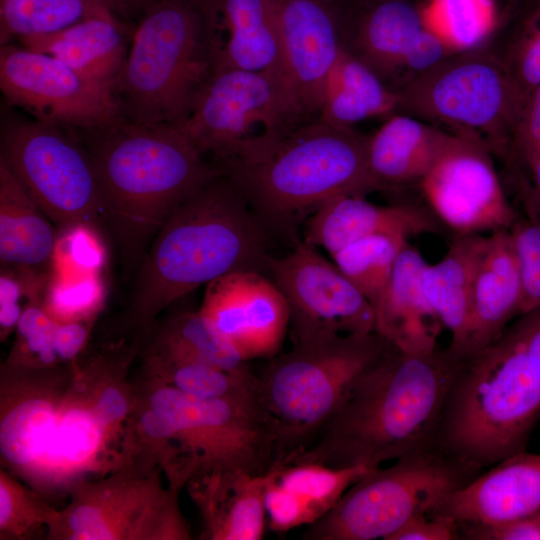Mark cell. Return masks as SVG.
<instances>
[{"mask_svg":"<svg viewBox=\"0 0 540 540\" xmlns=\"http://www.w3.org/2000/svg\"><path fill=\"white\" fill-rule=\"evenodd\" d=\"M540 419V379L510 323L499 338L461 359L434 445L482 469L524 451Z\"/></svg>","mask_w":540,"mask_h":540,"instance_id":"cell-7","label":"cell"},{"mask_svg":"<svg viewBox=\"0 0 540 540\" xmlns=\"http://www.w3.org/2000/svg\"><path fill=\"white\" fill-rule=\"evenodd\" d=\"M461 539L456 522L442 517L419 515L411 518L388 540H457Z\"/></svg>","mask_w":540,"mask_h":540,"instance_id":"cell-48","label":"cell"},{"mask_svg":"<svg viewBox=\"0 0 540 540\" xmlns=\"http://www.w3.org/2000/svg\"><path fill=\"white\" fill-rule=\"evenodd\" d=\"M427 261L409 242L401 251L390 279L374 304L375 332L397 350L424 354L438 348L443 327L421 283Z\"/></svg>","mask_w":540,"mask_h":540,"instance_id":"cell-23","label":"cell"},{"mask_svg":"<svg viewBox=\"0 0 540 540\" xmlns=\"http://www.w3.org/2000/svg\"><path fill=\"white\" fill-rule=\"evenodd\" d=\"M154 0H133L136 7L138 8L140 15L142 12L146 9L147 6H149Z\"/></svg>","mask_w":540,"mask_h":540,"instance_id":"cell-55","label":"cell"},{"mask_svg":"<svg viewBox=\"0 0 540 540\" xmlns=\"http://www.w3.org/2000/svg\"><path fill=\"white\" fill-rule=\"evenodd\" d=\"M264 504L270 527L276 532H287L308 526L320 518L317 510L303 497L281 486L268 471Z\"/></svg>","mask_w":540,"mask_h":540,"instance_id":"cell-45","label":"cell"},{"mask_svg":"<svg viewBox=\"0 0 540 540\" xmlns=\"http://www.w3.org/2000/svg\"><path fill=\"white\" fill-rule=\"evenodd\" d=\"M513 141L516 146L540 145V85L525 97L514 129Z\"/></svg>","mask_w":540,"mask_h":540,"instance_id":"cell-50","label":"cell"},{"mask_svg":"<svg viewBox=\"0 0 540 540\" xmlns=\"http://www.w3.org/2000/svg\"><path fill=\"white\" fill-rule=\"evenodd\" d=\"M335 1L339 3L346 10H354L363 6L370 0H335Z\"/></svg>","mask_w":540,"mask_h":540,"instance_id":"cell-54","label":"cell"},{"mask_svg":"<svg viewBox=\"0 0 540 540\" xmlns=\"http://www.w3.org/2000/svg\"><path fill=\"white\" fill-rule=\"evenodd\" d=\"M461 538L472 540H540V512L496 525H458Z\"/></svg>","mask_w":540,"mask_h":540,"instance_id":"cell-47","label":"cell"},{"mask_svg":"<svg viewBox=\"0 0 540 540\" xmlns=\"http://www.w3.org/2000/svg\"><path fill=\"white\" fill-rule=\"evenodd\" d=\"M134 384V428L140 451L152 455L170 484L218 471L261 475L276 462L274 433L249 398H202L140 373Z\"/></svg>","mask_w":540,"mask_h":540,"instance_id":"cell-6","label":"cell"},{"mask_svg":"<svg viewBox=\"0 0 540 540\" xmlns=\"http://www.w3.org/2000/svg\"><path fill=\"white\" fill-rule=\"evenodd\" d=\"M287 81L308 120L319 118L328 76L343 48L346 10L335 0H269Z\"/></svg>","mask_w":540,"mask_h":540,"instance_id":"cell-18","label":"cell"},{"mask_svg":"<svg viewBox=\"0 0 540 540\" xmlns=\"http://www.w3.org/2000/svg\"><path fill=\"white\" fill-rule=\"evenodd\" d=\"M145 451L111 473L78 484L48 527L52 540H188L180 488Z\"/></svg>","mask_w":540,"mask_h":540,"instance_id":"cell-12","label":"cell"},{"mask_svg":"<svg viewBox=\"0 0 540 540\" xmlns=\"http://www.w3.org/2000/svg\"><path fill=\"white\" fill-rule=\"evenodd\" d=\"M422 30L419 8L407 0H370L346 11L343 47L395 90L402 61Z\"/></svg>","mask_w":540,"mask_h":540,"instance_id":"cell-24","label":"cell"},{"mask_svg":"<svg viewBox=\"0 0 540 540\" xmlns=\"http://www.w3.org/2000/svg\"><path fill=\"white\" fill-rule=\"evenodd\" d=\"M430 445L367 470L338 503L307 526L306 540H388L411 518L429 515L480 474Z\"/></svg>","mask_w":540,"mask_h":540,"instance_id":"cell-10","label":"cell"},{"mask_svg":"<svg viewBox=\"0 0 540 540\" xmlns=\"http://www.w3.org/2000/svg\"><path fill=\"white\" fill-rule=\"evenodd\" d=\"M368 137L318 118L218 165L267 233L293 245L300 224L329 199L378 191Z\"/></svg>","mask_w":540,"mask_h":540,"instance_id":"cell-5","label":"cell"},{"mask_svg":"<svg viewBox=\"0 0 540 540\" xmlns=\"http://www.w3.org/2000/svg\"><path fill=\"white\" fill-rule=\"evenodd\" d=\"M400 98L371 69L344 47L324 90L319 119L342 127L399 112Z\"/></svg>","mask_w":540,"mask_h":540,"instance_id":"cell-31","label":"cell"},{"mask_svg":"<svg viewBox=\"0 0 540 540\" xmlns=\"http://www.w3.org/2000/svg\"><path fill=\"white\" fill-rule=\"evenodd\" d=\"M492 154L478 140L450 133L417 184L428 209L454 235L507 230L519 217Z\"/></svg>","mask_w":540,"mask_h":540,"instance_id":"cell-17","label":"cell"},{"mask_svg":"<svg viewBox=\"0 0 540 540\" xmlns=\"http://www.w3.org/2000/svg\"><path fill=\"white\" fill-rule=\"evenodd\" d=\"M399 112L478 140L503 154L525 96L505 62L478 48L452 54L398 91Z\"/></svg>","mask_w":540,"mask_h":540,"instance_id":"cell-11","label":"cell"},{"mask_svg":"<svg viewBox=\"0 0 540 540\" xmlns=\"http://www.w3.org/2000/svg\"><path fill=\"white\" fill-rule=\"evenodd\" d=\"M103 16L115 15L101 0H0V45Z\"/></svg>","mask_w":540,"mask_h":540,"instance_id":"cell-35","label":"cell"},{"mask_svg":"<svg viewBox=\"0 0 540 540\" xmlns=\"http://www.w3.org/2000/svg\"><path fill=\"white\" fill-rule=\"evenodd\" d=\"M134 25L116 16L91 17L64 29L19 38L23 47L52 56L111 89L124 67Z\"/></svg>","mask_w":540,"mask_h":540,"instance_id":"cell-27","label":"cell"},{"mask_svg":"<svg viewBox=\"0 0 540 540\" xmlns=\"http://www.w3.org/2000/svg\"><path fill=\"white\" fill-rule=\"evenodd\" d=\"M418 8L423 28L454 53L481 48L500 19L497 0H425Z\"/></svg>","mask_w":540,"mask_h":540,"instance_id":"cell-34","label":"cell"},{"mask_svg":"<svg viewBox=\"0 0 540 540\" xmlns=\"http://www.w3.org/2000/svg\"><path fill=\"white\" fill-rule=\"evenodd\" d=\"M309 121L285 79L216 65L180 128L202 155L221 164Z\"/></svg>","mask_w":540,"mask_h":540,"instance_id":"cell-14","label":"cell"},{"mask_svg":"<svg viewBox=\"0 0 540 540\" xmlns=\"http://www.w3.org/2000/svg\"><path fill=\"white\" fill-rule=\"evenodd\" d=\"M504 62L525 97L540 85V3L526 19Z\"/></svg>","mask_w":540,"mask_h":540,"instance_id":"cell-44","label":"cell"},{"mask_svg":"<svg viewBox=\"0 0 540 540\" xmlns=\"http://www.w3.org/2000/svg\"><path fill=\"white\" fill-rule=\"evenodd\" d=\"M199 310L246 361L277 355L290 323L284 295L258 271L233 272L211 281Z\"/></svg>","mask_w":540,"mask_h":540,"instance_id":"cell-19","label":"cell"},{"mask_svg":"<svg viewBox=\"0 0 540 540\" xmlns=\"http://www.w3.org/2000/svg\"><path fill=\"white\" fill-rule=\"evenodd\" d=\"M100 274L62 278L51 275L43 306L57 322L94 321L103 302Z\"/></svg>","mask_w":540,"mask_h":540,"instance_id":"cell-39","label":"cell"},{"mask_svg":"<svg viewBox=\"0 0 540 540\" xmlns=\"http://www.w3.org/2000/svg\"><path fill=\"white\" fill-rule=\"evenodd\" d=\"M271 236L224 174L184 201L154 236L126 311L146 335L167 307L196 288L238 271L267 272Z\"/></svg>","mask_w":540,"mask_h":540,"instance_id":"cell-3","label":"cell"},{"mask_svg":"<svg viewBox=\"0 0 540 540\" xmlns=\"http://www.w3.org/2000/svg\"><path fill=\"white\" fill-rule=\"evenodd\" d=\"M444 229L427 206L378 205L365 196L344 194L329 199L305 220L302 240L332 256L372 235L397 234L409 239L420 234H441Z\"/></svg>","mask_w":540,"mask_h":540,"instance_id":"cell-21","label":"cell"},{"mask_svg":"<svg viewBox=\"0 0 540 540\" xmlns=\"http://www.w3.org/2000/svg\"><path fill=\"white\" fill-rule=\"evenodd\" d=\"M50 273L22 267L1 266L0 339L15 331L24 310L43 299Z\"/></svg>","mask_w":540,"mask_h":540,"instance_id":"cell-41","label":"cell"},{"mask_svg":"<svg viewBox=\"0 0 540 540\" xmlns=\"http://www.w3.org/2000/svg\"><path fill=\"white\" fill-rule=\"evenodd\" d=\"M486 234L454 235L445 255L422 271L424 294L451 336L448 349L463 358L469 336L472 292Z\"/></svg>","mask_w":540,"mask_h":540,"instance_id":"cell-29","label":"cell"},{"mask_svg":"<svg viewBox=\"0 0 540 540\" xmlns=\"http://www.w3.org/2000/svg\"><path fill=\"white\" fill-rule=\"evenodd\" d=\"M461 359L448 348L424 354L392 349L363 377L315 441L281 463L373 469L434 445Z\"/></svg>","mask_w":540,"mask_h":540,"instance_id":"cell-2","label":"cell"},{"mask_svg":"<svg viewBox=\"0 0 540 540\" xmlns=\"http://www.w3.org/2000/svg\"><path fill=\"white\" fill-rule=\"evenodd\" d=\"M94 321H72L58 324L54 344L60 363L76 360L83 352Z\"/></svg>","mask_w":540,"mask_h":540,"instance_id":"cell-49","label":"cell"},{"mask_svg":"<svg viewBox=\"0 0 540 540\" xmlns=\"http://www.w3.org/2000/svg\"><path fill=\"white\" fill-rule=\"evenodd\" d=\"M540 512V455H511L446 496L429 514L458 525H496Z\"/></svg>","mask_w":540,"mask_h":540,"instance_id":"cell-20","label":"cell"},{"mask_svg":"<svg viewBox=\"0 0 540 540\" xmlns=\"http://www.w3.org/2000/svg\"><path fill=\"white\" fill-rule=\"evenodd\" d=\"M409 239L377 234L359 239L333 254L332 261L374 306Z\"/></svg>","mask_w":540,"mask_h":540,"instance_id":"cell-36","label":"cell"},{"mask_svg":"<svg viewBox=\"0 0 540 540\" xmlns=\"http://www.w3.org/2000/svg\"><path fill=\"white\" fill-rule=\"evenodd\" d=\"M0 159L58 232L80 226L97 230L104 223L96 174L74 129L6 114Z\"/></svg>","mask_w":540,"mask_h":540,"instance_id":"cell-13","label":"cell"},{"mask_svg":"<svg viewBox=\"0 0 540 540\" xmlns=\"http://www.w3.org/2000/svg\"><path fill=\"white\" fill-rule=\"evenodd\" d=\"M59 322L44 309L43 299L31 303L16 326V338L6 363L26 366L61 364L54 338Z\"/></svg>","mask_w":540,"mask_h":540,"instance_id":"cell-40","label":"cell"},{"mask_svg":"<svg viewBox=\"0 0 540 540\" xmlns=\"http://www.w3.org/2000/svg\"><path fill=\"white\" fill-rule=\"evenodd\" d=\"M0 88L10 106L42 123L89 129L123 119L111 89L20 44L0 45Z\"/></svg>","mask_w":540,"mask_h":540,"instance_id":"cell-16","label":"cell"},{"mask_svg":"<svg viewBox=\"0 0 540 540\" xmlns=\"http://www.w3.org/2000/svg\"><path fill=\"white\" fill-rule=\"evenodd\" d=\"M217 62L195 0H154L134 24L114 97L123 119L182 126Z\"/></svg>","mask_w":540,"mask_h":540,"instance_id":"cell-8","label":"cell"},{"mask_svg":"<svg viewBox=\"0 0 540 540\" xmlns=\"http://www.w3.org/2000/svg\"><path fill=\"white\" fill-rule=\"evenodd\" d=\"M195 2L212 31L216 65L268 72L287 81L280 36L269 0Z\"/></svg>","mask_w":540,"mask_h":540,"instance_id":"cell-22","label":"cell"},{"mask_svg":"<svg viewBox=\"0 0 540 540\" xmlns=\"http://www.w3.org/2000/svg\"><path fill=\"white\" fill-rule=\"evenodd\" d=\"M509 231L521 278V315L540 308V217L519 216Z\"/></svg>","mask_w":540,"mask_h":540,"instance_id":"cell-43","label":"cell"},{"mask_svg":"<svg viewBox=\"0 0 540 540\" xmlns=\"http://www.w3.org/2000/svg\"><path fill=\"white\" fill-rule=\"evenodd\" d=\"M148 334L151 340L144 349L228 371L248 369L239 351L199 309L174 312Z\"/></svg>","mask_w":540,"mask_h":540,"instance_id":"cell-32","label":"cell"},{"mask_svg":"<svg viewBox=\"0 0 540 540\" xmlns=\"http://www.w3.org/2000/svg\"><path fill=\"white\" fill-rule=\"evenodd\" d=\"M74 131L96 174L104 223L130 259L184 201L223 173L176 125L122 119Z\"/></svg>","mask_w":540,"mask_h":540,"instance_id":"cell-4","label":"cell"},{"mask_svg":"<svg viewBox=\"0 0 540 540\" xmlns=\"http://www.w3.org/2000/svg\"><path fill=\"white\" fill-rule=\"evenodd\" d=\"M104 250L96 229L80 226L58 235L51 275L63 278L100 274Z\"/></svg>","mask_w":540,"mask_h":540,"instance_id":"cell-42","label":"cell"},{"mask_svg":"<svg viewBox=\"0 0 540 540\" xmlns=\"http://www.w3.org/2000/svg\"><path fill=\"white\" fill-rule=\"evenodd\" d=\"M267 479L268 472L256 475L244 470H224L188 482L186 488L202 518L200 538L262 539Z\"/></svg>","mask_w":540,"mask_h":540,"instance_id":"cell-25","label":"cell"},{"mask_svg":"<svg viewBox=\"0 0 540 540\" xmlns=\"http://www.w3.org/2000/svg\"><path fill=\"white\" fill-rule=\"evenodd\" d=\"M394 348L374 331L297 343L270 358L256 376V396L275 436L276 462L312 444Z\"/></svg>","mask_w":540,"mask_h":540,"instance_id":"cell-9","label":"cell"},{"mask_svg":"<svg viewBox=\"0 0 540 540\" xmlns=\"http://www.w3.org/2000/svg\"><path fill=\"white\" fill-rule=\"evenodd\" d=\"M57 507L13 475L0 469V539H28L48 527Z\"/></svg>","mask_w":540,"mask_h":540,"instance_id":"cell-38","label":"cell"},{"mask_svg":"<svg viewBox=\"0 0 540 540\" xmlns=\"http://www.w3.org/2000/svg\"><path fill=\"white\" fill-rule=\"evenodd\" d=\"M511 324L521 340L533 370L540 379V308L519 315Z\"/></svg>","mask_w":540,"mask_h":540,"instance_id":"cell-51","label":"cell"},{"mask_svg":"<svg viewBox=\"0 0 540 540\" xmlns=\"http://www.w3.org/2000/svg\"><path fill=\"white\" fill-rule=\"evenodd\" d=\"M522 286L509 229L486 236L473 284L467 357L501 336L520 315Z\"/></svg>","mask_w":540,"mask_h":540,"instance_id":"cell-26","label":"cell"},{"mask_svg":"<svg viewBox=\"0 0 540 540\" xmlns=\"http://www.w3.org/2000/svg\"><path fill=\"white\" fill-rule=\"evenodd\" d=\"M452 54L455 53L440 39L423 28L402 61L395 91Z\"/></svg>","mask_w":540,"mask_h":540,"instance_id":"cell-46","label":"cell"},{"mask_svg":"<svg viewBox=\"0 0 540 540\" xmlns=\"http://www.w3.org/2000/svg\"><path fill=\"white\" fill-rule=\"evenodd\" d=\"M517 148L528 166L540 201V145H521Z\"/></svg>","mask_w":540,"mask_h":540,"instance_id":"cell-52","label":"cell"},{"mask_svg":"<svg viewBox=\"0 0 540 540\" xmlns=\"http://www.w3.org/2000/svg\"><path fill=\"white\" fill-rule=\"evenodd\" d=\"M139 352L135 338L53 366L4 362L1 467L51 504L132 460L140 449L129 372Z\"/></svg>","mask_w":540,"mask_h":540,"instance_id":"cell-1","label":"cell"},{"mask_svg":"<svg viewBox=\"0 0 540 540\" xmlns=\"http://www.w3.org/2000/svg\"><path fill=\"white\" fill-rule=\"evenodd\" d=\"M54 226L0 159L1 266L45 271L58 240Z\"/></svg>","mask_w":540,"mask_h":540,"instance_id":"cell-30","label":"cell"},{"mask_svg":"<svg viewBox=\"0 0 540 540\" xmlns=\"http://www.w3.org/2000/svg\"><path fill=\"white\" fill-rule=\"evenodd\" d=\"M271 470L281 486L306 499L321 518L369 469L363 466L336 468L313 462H275Z\"/></svg>","mask_w":540,"mask_h":540,"instance_id":"cell-37","label":"cell"},{"mask_svg":"<svg viewBox=\"0 0 540 540\" xmlns=\"http://www.w3.org/2000/svg\"><path fill=\"white\" fill-rule=\"evenodd\" d=\"M451 132L405 113H395L368 137L367 160L378 190L418 184Z\"/></svg>","mask_w":540,"mask_h":540,"instance_id":"cell-28","label":"cell"},{"mask_svg":"<svg viewBox=\"0 0 540 540\" xmlns=\"http://www.w3.org/2000/svg\"><path fill=\"white\" fill-rule=\"evenodd\" d=\"M113 14L121 21L130 24V20L140 17V12L133 0H101ZM131 25V24H130Z\"/></svg>","mask_w":540,"mask_h":540,"instance_id":"cell-53","label":"cell"},{"mask_svg":"<svg viewBox=\"0 0 540 540\" xmlns=\"http://www.w3.org/2000/svg\"><path fill=\"white\" fill-rule=\"evenodd\" d=\"M267 272L288 303L294 344L375 331L369 300L304 240H296L285 256H271Z\"/></svg>","mask_w":540,"mask_h":540,"instance_id":"cell-15","label":"cell"},{"mask_svg":"<svg viewBox=\"0 0 540 540\" xmlns=\"http://www.w3.org/2000/svg\"><path fill=\"white\" fill-rule=\"evenodd\" d=\"M141 374L202 398L256 396V375L248 368L228 371L202 362L143 349Z\"/></svg>","mask_w":540,"mask_h":540,"instance_id":"cell-33","label":"cell"}]
</instances>
